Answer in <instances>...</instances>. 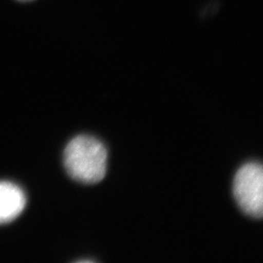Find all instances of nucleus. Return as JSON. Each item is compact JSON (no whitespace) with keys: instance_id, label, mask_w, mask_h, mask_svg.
I'll use <instances>...</instances> for the list:
<instances>
[{"instance_id":"1","label":"nucleus","mask_w":263,"mask_h":263,"mask_svg":"<svg viewBox=\"0 0 263 263\" xmlns=\"http://www.w3.org/2000/svg\"><path fill=\"white\" fill-rule=\"evenodd\" d=\"M107 151L101 141L86 135L78 136L65 148V169L75 181L94 184L107 172Z\"/></svg>"},{"instance_id":"2","label":"nucleus","mask_w":263,"mask_h":263,"mask_svg":"<svg viewBox=\"0 0 263 263\" xmlns=\"http://www.w3.org/2000/svg\"><path fill=\"white\" fill-rule=\"evenodd\" d=\"M234 198L242 211L254 218L263 216V169L261 164L248 163L238 170L234 180Z\"/></svg>"},{"instance_id":"3","label":"nucleus","mask_w":263,"mask_h":263,"mask_svg":"<svg viewBox=\"0 0 263 263\" xmlns=\"http://www.w3.org/2000/svg\"><path fill=\"white\" fill-rule=\"evenodd\" d=\"M23 189L10 181H0V224L15 220L25 208Z\"/></svg>"},{"instance_id":"4","label":"nucleus","mask_w":263,"mask_h":263,"mask_svg":"<svg viewBox=\"0 0 263 263\" xmlns=\"http://www.w3.org/2000/svg\"><path fill=\"white\" fill-rule=\"evenodd\" d=\"M18 1H21V2H29V1H32V0H18Z\"/></svg>"}]
</instances>
